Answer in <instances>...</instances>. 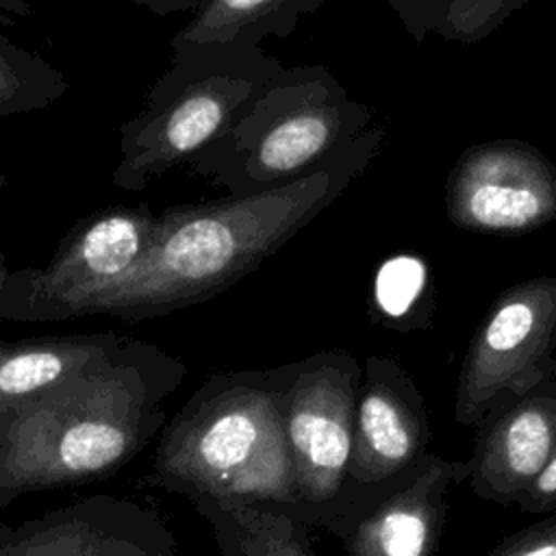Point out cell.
<instances>
[{"mask_svg":"<svg viewBox=\"0 0 556 556\" xmlns=\"http://www.w3.org/2000/svg\"><path fill=\"white\" fill-rule=\"evenodd\" d=\"M337 189L339 169L326 161L269 191L172 206L159 215L143 261L80 315L139 321L206 302L276 254Z\"/></svg>","mask_w":556,"mask_h":556,"instance_id":"1","label":"cell"},{"mask_svg":"<svg viewBox=\"0 0 556 556\" xmlns=\"http://www.w3.org/2000/svg\"><path fill=\"white\" fill-rule=\"evenodd\" d=\"M180 371L156 348L124 339L93 365L2 408L0 480L48 484L117 465L141 434V408Z\"/></svg>","mask_w":556,"mask_h":556,"instance_id":"2","label":"cell"},{"mask_svg":"<svg viewBox=\"0 0 556 556\" xmlns=\"http://www.w3.org/2000/svg\"><path fill=\"white\" fill-rule=\"evenodd\" d=\"M282 67L261 46L174 48L141 111L119 128L113 185L143 191L156 176L187 165L248 111Z\"/></svg>","mask_w":556,"mask_h":556,"instance_id":"3","label":"cell"},{"mask_svg":"<svg viewBox=\"0 0 556 556\" xmlns=\"http://www.w3.org/2000/svg\"><path fill=\"white\" fill-rule=\"evenodd\" d=\"M345 109L319 67H282L248 111L187 169L232 195L269 191L319 169L343 135Z\"/></svg>","mask_w":556,"mask_h":556,"instance_id":"4","label":"cell"},{"mask_svg":"<svg viewBox=\"0 0 556 556\" xmlns=\"http://www.w3.org/2000/svg\"><path fill=\"white\" fill-rule=\"evenodd\" d=\"M156 222L159 215L148 204L87 215L43 267L11 271L0 291V317L54 321L80 315L89 300L122 282L143 261Z\"/></svg>","mask_w":556,"mask_h":556,"instance_id":"5","label":"cell"},{"mask_svg":"<svg viewBox=\"0 0 556 556\" xmlns=\"http://www.w3.org/2000/svg\"><path fill=\"white\" fill-rule=\"evenodd\" d=\"M358 367L345 354L298 365L285 391V432L298 493L337 506L348 482L358 400Z\"/></svg>","mask_w":556,"mask_h":556,"instance_id":"6","label":"cell"},{"mask_svg":"<svg viewBox=\"0 0 556 556\" xmlns=\"http://www.w3.org/2000/svg\"><path fill=\"white\" fill-rule=\"evenodd\" d=\"M465 478V460L430 452L330 526L345 541L350 556H437L447 493Z\"/></svg>","mask_w":556,"mask_h":556,"instance_id":"7","label":"cell"},{"mask_svg":"<svg viewBox=\"0 0 556 556\" xmlns=\"http://www.w3.org/2000/svg\"><path fill=\"white\" fill-rule=\"evenodd\" d=\"M430 421L417 387L393 365L371 361L358 389L348 482L328 526L363 497L413 469L428 452Z\"/></svg>","mask_w":556,"mask_h":556,"instance_id":"8","label":"cell"},{"mask_svg":"<svg viewBox=\"0 0 556 556\" xmlns=\"http://www.w3.org/2000/svg\"><path fill=\"white\" fill-rule=\"evenodd\" d=\"M552 315L530 300L502 304L471 348L454 402V419L478 428L491 413L549 380Z\"/></svg>","mask_w":556,"mask_h":556,"instance_id":"9","label":"cell"},{"mask_svg":"<svg viewBox=\"0 0 556 556\" xmlns=\"http://www.w3.org/2000/svg\"><path fill=\"white\" fill-rule=\"evenodd\" d=\"M298 365L280 384L269 389L271 376H239L230 380L213 382L215 408L200 424L189 428L182 447V469L189 480H198L202 486H230L241 489L252 484L250 467L258 454L269 447V434L276 417L274 408L282 404L285 391L295 374ZM245 489V486H243Z\"/></svg>","mask_w":556,"mask_h":556,"instance_id":"10","label":"cell"},{"mask_svg":"<svg viewBox=\"0 0 556 556\" xmlns=\"http://www.w3.org/2000/svg\"><path fill=\"white\" fill-rule=\"evenodd\" d=\"M556 454V382L545 380L491 413L476 428L465 460L469 489L484 502L513 506Z\"/></svg>","mask_w":556,"mask_h":556,"instance_id":"11","label":"cell"},{"mask_svg":"<svg viewBox=\"0 0 556 556\" xmlns=\"http://www.w3.org/2000/svg\"><path fill=\"white\" fill-rule=\"evenodd\" d=\"M319 0H206L172 37L169 46L239 43L258 46L265 37H287L298 17Z\"/></svg>","mask_w":556,"mask_h":556,"instance_id":"12","label":"cell"},{"mask_svg":"<svg viewBox=\"0 0 556 556\" xmlns=\"http://www.w3.org/2000/svg\"><path fill=\"white\" fill-rule=\"evenodd\" d=\"M124 339L115 334L56 337L0 354V410L111 354Z\"/></svg>","mask_w":556,"mask_h":556,"instance_id":"13","label":"cell"},{"mask_svg":"<svg viewBox=\"0 0 556 556\" xmlns=\"http://www.w3.org/2000/svg\"><path fill=\"white\" fill-rule=\"evenodd\" d=\"M70 89L61 70L0 35V117L52 106Z\"/></svg>","mask_w":556,"mask_h":556,"instance_id":"14","label":"cell"},{"mask_svg":"<svg viewBox=\"0 0 556 556\" xmlns=\"http://www.w3.org/2000/svg\"><path fill=\"white\" fill-rule=\"evenodd\" d=\"M465 204L471 219L486 228H521L536 219L543 208V195L526 176L495 169L473 180Z\"/></svg>","mask_w":556,"mask_h":556,"instance_id":"15","label":"cell"},{"mask_svg":"<svg viewBox=\"0 0 556 556\" xmlns=\"http://www.w3.org/2000/svg\"><path fill=\"white\" fill-rule=\"evenodd\" d=\"M426 280L421 261L413 256H393L378 269L376 302L389 317H402L417 300Z\"/></svg>","mask_w":556,"mask_h":556,"instance_id":"16","label":"cell"},{"mask_svg":"<svg viewBox=\"0 0 556 556\" xmlns=\"http://www.w3.org/2000/svg\"><path fill=\"white\" fill-rule=\"evenodd\" d=\"M486 556H556V513L506 536Z\"/></svg>","mask_w":556,"mask_h":556,"instance_id":"17","label":"cell"},{"mask_svg":"<svg viewBox=\"0 0 556 556\" xmlns=\"http://www.w3.org/2000/svg\"><path fill=\"white\" fill-rule=\"evenodd\" d=\"M515 506L530 515L556 513V454L541 469V473L519 493Z\"/></svg>","mask_w":556,"mask_h":556,"instance_id":"18","label":"cell"},{"mask_svg":"<svg viewBox=\"0 0 556 556\" xmlns=\"http://www.w3.org/2000/svg\"><path fill=\"white\" fill-rule=\"evenodd\" d=\"M135 2L156 15H167V13H180V11L195 13L206 0H135Z\"/></svg>","mask_w":556,"mask_h":556,"instance_id":"19","label":"cell"},{"mask_svg":"<svg viewBox=\"0 0 556 556\" xmlns=\"http://www.w3.org/2000/svg\"><path fill=\"white\" fill-rule=\"evenodd\" d=\"M33 9L28 0H0V20H11V17H30Z\"/></svg>","mask_w":556,"mask_h":556,"instance_id":"20","label":"cell"},{"mask_svg":"<svg viewBox=\"0 0 556 556\" xmlns=\"http://www.w3.org/2000/svg\"><path fill=\"white\" fill-rule=\"evenodd\" d=\"M11 271H13V269H9V265H7V261H4V254H2V250H0V291H2V287L7 285Z\"/></svg>","mask_w":556,"mask_h":556,"instance_id":"21","label":"cell"},{"mask_svg":"<svg viewBox=\"0 0 556 556\" xmlns=\"http://www.w3.org/2000/svg\"><path fill=\"white\" fill-rule=\"evenodd\" d=\"M278 556H308L304 552H285V554H278Z\"/></svg>","mask_w":556,"mask_h":556,"instance_id":"22","label":"cell"},{"mask_svg":"<svg viewBox=\"0 0 556 556\" xmlns=\"http://www.w3.org/2000/svg\"><path fill=\"white\" fill-rule=\"evenodd\" d=\"M4 185H7V178H4V174H2V172H0V189H2V187H4Z\"/></svg>","mask_w":556,"mask_h":556,"instance_id":"23","label":"cell"},{"mask_svg":"<svg viewBox=\"0 0 556 556\" xmlns=\"http://www.w3.org/2000/svg\"><path fill=\"white\" fill-rule=\"evenodd\" d=\"M0 354H2V352H0Z\"/></svg>","mask_w":556,"mask_h":556,"instance_id":"24","label":"cell"}]
</instances>
